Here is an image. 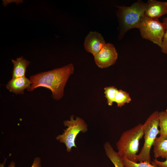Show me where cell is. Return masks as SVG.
<instances>
[{
	"instance_id": "6da1fadb",
	"label": "cell",
	"mask_w": 167,
	"mask_h": 167,
	"mask_svg": "<svg viewBox=\"0 0 167 167\" xmlns=\"http://www.w3.org/2000/svg\"><path fill=\"white\" fill-rule=\"evenodd\" d=\"M74 71V66L70 63L60 68L32 75L29 79L31 84L27 90L32 92L38 87H44L50 91L54 99L59 100L63 97L66 83Z\"/></svg>"
},
{
	"instance_id": "7a4b0ae2",
	"label": "cell",
	"mask_w": 167,
	"mask_h": 167,
	"mask_svg": "<svg viewBox=\"0 0 167 167\" xmlns=\"http://www.w3.org/2000/svg\"><path fill=\"white\" fill-rule=\"evenodd\" d=\"M143 135V124L141 123L124 131L116 143L118 152L121 156L137 162L139 142Z\"/></svg>"
},
{
	"instance_id": "3957f363",
	"label": "cell",
	"mask_w": 167,
	"mask_h": 167,
	"mask_svg": "<svg viewBox=\"0 0 167 167\" xmlns=\"http://www.w3.org/2000/svg\"><path fill=\"white\" fill-rule=\"evenodd\" d=\"M146 6L147 3L139 0L130 6H117V16L120 26V38L130 29L138 28L144 15Z\"/></svg>"
},
{
	"instance_id": "277c9868",
	"label": "cell",
	"mask_w": 167,
	"mask_h": 167,
	"mask_svg": "<svg viewBox=\"0 0 167 167\" xmlns=\"http://www.w3.org/2000/svg\"><path fill=\"white\" fill-rule=\"evenodd\" d=\"M159 111H155L143 124L144 143L140 152L137 155L139 162L151 163V150L157 135L159 134Z\"/></svg>"
},
{
	"instance_id": "5b68a950",
	"label": "cell",
	"mask_w": 167,
	"mask_h": 167,
	"mask_svg": "<svg viewBox=\"0 0 167 167\" xmlns=\"http://www.w3.org/2000/svg\"><path fill=\"white\" fill-rule=\"evenodd\" d=\"M63 123L64 126L67 128L64 130L62 135L56 137V139L59 142L64 143L66 151L69 152L71 151L72 147L77 148L75 144L76 137L80 132H86L88 131V126L83 119L76 117L75 119L74 115L70 117V120L64 121Z\"/></svg>"
},
{
	"instance_id": "8992f818",
	"label": "cell",
	"mask_w": 167,
	"mask_h": 167,
	"mask_svg": "<svg viewBox=\"0 0 167 167\" xmlns=\"http://www.w3.org/2000/svg\"><path fill=\"white\" fill-rule=\"evenodd\" d=\"M138 28L143 38L149 40L161 48L166 29L164 23L144 15Z\"/></svg>"
},
{
	"instance_id": "52a82bcc",
	"label": "cell",
	"mask_w": 167,
	"mask_h": 167,
	"mask_svg": "<svg viewBox=\"0 0 167 167\" xmlns=\"http://www.w3.org/2000/svg\"><path fill=\"white\" fill-rule=\"evenodd\" d=\"M94 57L97 66L100 68H104L115 63L118 59V54L113 44L107 43Z\"/></svg>"
},
{
	"instance_id": "ba28073f",
	"label": "cell",
	"mask_w": 167,
	"mask_h": 167,
	"mask_svg": "<svg viewBox=\"0 0 167 167\" xmlns=\"http://www.w3.org/2000/svg\"><path fill=\"white\" fill-rule=\"evenodd\" d=\"M101 34L96 32H90L86 37L84 43L85 50L93 56L97 54L105 44Z\"/></svg>"
},
{
	"instance_id": "9c48e42d",
	"label": "cell",
	"mask_w": 167,
	"mask_h": 167,
	"mask_svg": "<svg viewBox=\"0 0 167 167\" xmlns=\"http://www.w3.org/2000/svg\"><path fill=\"white\" fill-rule=\"evenodd\" d=\"M167 14V2L149 0L147 3L144 15L152 19H158Z\"/></svg>"
},
{
	"instance_id": "30bf717a",
	"label": "cell",
	"mask_w": 167,
	"mask_h": 167,
	"mask_svg": "<svg viewBox=\"0 0 167 167\" xmlns=\"http://www.w3.org/2000/svg\"><path fill=\"white\" fill-rule=\"evenodd\" d=\"M31 84L30 79L25 76L12 78L6 84V88L10 92L16 94H23L24 91L27 90Z\"/></svg>"
},
{
	"instance_id": "8fae6325",
	"label": "cell",
	"mask_w": 167,
	"mask_h": 167,
	"mask_svg": "<svg viewBox=\"0 0 167 167\" xmlns=\"http://www.w3.org/2000/svg\"><path fill=\"white\" fill-rule=\"evenodd\" d=\"M11 62L13 64L12 78L25 76L27 68L30 62L22 56L16 60L11 59Z\"/></svg>"
},
{
	"instance_id": "7c38bea8",
	"label": "cell",
	"mask_w": 167,
	"mask_h": 167,
	"mask_svg": "<svg viewBox=\"0 0 167 167\" xmlns=\"http://www.w3.org/2000/svg\"><path fill=\"white\" fill-rule=\"evenodd\" d=\"M153 146L155 159L159 157L167 158V136L160 135L157 137Z\"/></svg>"
},
{
	"instance_id": "4fadbf2b",
	"label": "cell",
	"mask_w": 167,
	"mask_h": 167,
	"mask_svg": "<svg viewBox=\"0 0 167 167\" xmlns=\"http://www.w3.org/2000/svg\"><path fill=\"white\" fill-rule=\"evenodd\" d=\"M104 149L107 156L114 165L115 167H125L122 158L118 152L115 151L108 142L104 145Z\"/></svg>"
},
{
	"instance_id": "5bb4252c",
	"label": "cell",
	"mask_w": 167,
	"mask_h": 167,
	"mask_svg": "<svg viewBox=\"0 0 167 167\" xmlns=\"http://www.w3.org/2000/svg\"><path fill=\"white\" fill-rule=\"evenodd\" d=\"M131 101L129 94L122 89L118 90L116 94L114 102L118 107H122Z\"/></svg>"
},
{
	"instance_id": "9a60e30c",
	"label": "cell",
	"mask_w": 167,
	"mask_h": 167,
	"mask_svg": "<svg viewBox=\"0 0 167 167\" xmlns=\"http://www.w3.org/2000/svg\"><path fill=\"white\" fill-rule=\"evenodd\" d=\"M159 115L160 136H167V109L159 112Z\"/></svg>"
},
{
	"instance_id": "2e32d148",
	"label": "cell",
	"mask_w": 167,
	"mask_h": 167,
	"mask_svg": "<svg viewBox=\"0 0 167 167\" xmlns=\"http://www.w3.org/2000/svg\"><path fill=\"white\" fill-rule=\"evenodd\" d=\"M118 89L114 86H110L104 88L105 96L107 99V104L112 106L114 102L116 92Z\"/></svg>"
},
{
	"instance_id": "e0dca14e",
	"label": "cell",
	"mask_w": 167,
	"mask_h": 167,
	"mask_svg": "<svg viewBox=\"0 0 167 167\" xmlns=\"http://www.w3.org/2000/svg\"><path fill=\"white\" fill-rule=\"evenodd\" d=\"M125 167H156L151 163L146 162H136L131 161L125 157H122Z\"/></svg>"
},
{
	"instance_id": "ac0fdd59",
	"label": "cell",
	"mask_w": 167,
	"mask_h": 167,
	"mask_svg": "<svg viewBox=\"0 0 167 167\" xmlns=\"http://www.w3.org/2000/svg\"><path fill=\"white\" fill-rule=\"evenodd\" d=\"M166 27L165 31L163 37L161 50L162 52L165 54H167V17L164 18L163 19Z\"/></svg>"
},
{
	"instance_id": "d6986e66",
	"label": "cell",
	"mask_w": 167,
	"mask_h": 167,
	"mask_svg": "<svg viewBox=\"0 0 167 167\" xmlns=\"http://www.w3.org/2000/svg\"><path fill=\"white\" fill-rule=\"evenodd\" d=\"M6 161L5 159L4 162L2 164H0V167H5L4 164ZM15 163L14 161H12L8 167H15ZM31 167H41V161L39 157L36 158L33 162V164Z\"/></svg>"
},
{
	"instance_id": "ffe728a7",
	"label": "cell",
	"mask_w": 167,
	"mask_h": 167,
	"mask_svg": "<svg viewBox=\"0 0 167 167\" xmlns=\"http://www.w3.org/2000/svg\"><path fill=\"white\" fill-rule=\"evenodd\" d=\"M151 163L156 167H167V158L163 161H158L156 159H154L151 161Z\"/></svg>"
}]
</instances>
